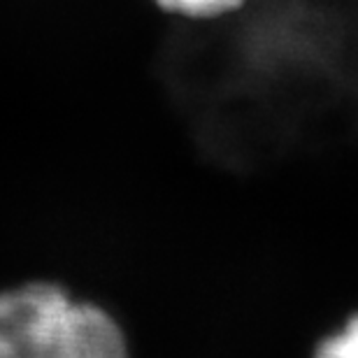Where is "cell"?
Returning <instances> with one entry per match:
<instances>
[{
  "label": "cell",
  "mask_w": 358,
  "mask_h": 358,
  "mask_svg": "<svg viewBox=\"0 0 358 358\" xmlns=\"http://www.w3.org/2000/svg\"><path fill=\"white\" fill-rule=\"evenodd\" d=\"M75 293L56 279H28L0 291V358H42L54 321Z\"/></svg>",
  "instance_id": "cell-1"
},
{
  "label": "cell",
  "mask_w": 358,
  "mask_h": 358,
  "mask_svg": "<svg viewBox=\"0 0 358 358\" xmlns=\"http://www.w3.org/2000/svg\"><path fill=\"white\" fill-rule=\"evenodd\" d=\"M45 358H133L131 338L107 305L73 296L49 333Z\"/></svg>",
  "instance_id": "cell-2"
},
{
  "label": "cell",
  "mask_w": 358,
  "mask_h": 358,
  "mask_svg": "<svg viewBox=\"0 0 358 358\" xmlns=\"http://www.w3.org/2000/svg\"><path fill=\"white\" fill-rule=\"evenodd\" d=\"M310 358H358V310L321 333L310 349Z\"/></svg>",
  "instance_id": "cell-3"
},
{
  "label": "cell",
  "mask_w": 358,
  "mask_h": 358,
  "mask_svg": "<svg viewBox=\"0 0 358 358\" xmlns=\"http://www.w3.org/2000/svg\"><path fill=\"white\" fill-rule=\"evenodd\" d=\"M154 3L170 17L210 21L238 12L247 0H154Z\"/></svg>",
  "instance_id": "cell-4"
}]
</instances>
